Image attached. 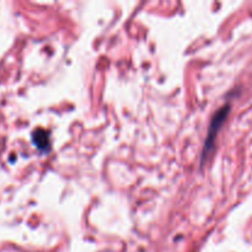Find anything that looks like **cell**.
Segmentation results:
<instances>
[{"label":"cell","instance_id":"7a4b0ae2","mask_svg":"<svg viewBox=\"0 0 252 252\" xmlns=\"http://www.w3.org/2000/svg\"><path fill=\"white\" fill-rule=\"evenodd\" d=\"M33 143L39 150H48L49 149V135L48 132L44 129H37L33 133Z\"/></svg>","mask_w":252,"mask_h":252},{"label":"cell","instance_id":"6da1fadb","mask_svg":"<svg viewBox=\"0 0 252 252\" xmlns=\"http://www.w3.org/2000/svg\"><path fill=\"white\" fill-rule=\"evenodd\" d=\"M229 105L223 106L218 112L216 113V116L213 117L212 120L211 126H209V129H208V134H207L206 138V143H204V149H203V159L212 149H213V144H214V140H216L217 134H218L219 129H220L221 125L224 123V121L226 120V116L229 113Z\"/></svg>","mask_w":252,"mask_h":252}]
</instances>
